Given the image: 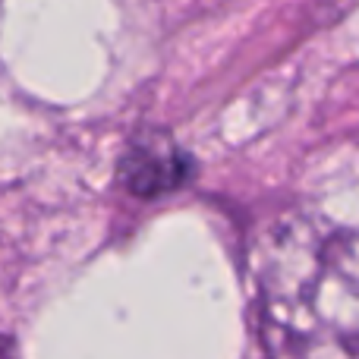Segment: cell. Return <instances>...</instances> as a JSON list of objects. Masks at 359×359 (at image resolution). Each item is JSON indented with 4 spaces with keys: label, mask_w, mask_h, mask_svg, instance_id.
<instances>
[{
    "label": "cell",
    "mask_w": 359,
    "mask_h": 359,
    "mask_svg": "<svg viewBox=\"0 0 359 359\" xmlns=\"http://www.w3.org/2000/svg\"><path fill=\"white\" fill-rule=\"evenodd\" d=\"M192 177V158L168 136V133H142L130 142L120 180L130 192L142 198H155L161 192L180 189Z\"/></svg>",
    "instance_id": "2"
},
{
    "label": "cell",
    "mask_w": 359,
    "mask_h": 359,
    "mask_svg": "<svg viewBox=\"0 0 359 359\" xmlns=\"http://www.w3.org/2000/svg\"><path fill=\"white\" fill-rule=\"evenodd\" d=\"M262 347L278 356H359V230L280 215L255 246Z\"/></svg>",
    "instance_id": "1"
}]
</instances>
